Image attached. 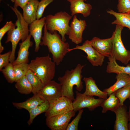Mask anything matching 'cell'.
Here are the masks:
<instances>
[{
    "label": "cell",
    "mask_w": 130,
    "mask_h": 130,
    "mask_svg": "<svg viewBox=\"0 0 130 130\" xmlns=\"http://www.w3.org/2000/svg\"><path fill=\"white\" fill-rule=\"evenodd\" d=\"M44 30L40 45L47 47L49 52L52 55L53 61L58 65L68 52L69 45L68 42L63 41L57 31L52 33L48 32L45 24Z\"/></svg>",
    "instance_id": "cell-1"
},
{
    "label": "cell",
    "mask_w": 130,
    "mask_h": 130,
    "mask_svg": "<svg viewBox=\"0 0 130 130\" xmlns=\"http://www.w3.org/2000/svg\"><path fill=\"white\" fill-rule=\"evenodd\" d=\"M17 17V20L14 26L7 33L6 43L10 42L12 50L10 58V63H12L15 60V50L18 43L20 40L25 41L29 34L28 23L23 18V15L17 7L10 6Z\"/></svg>",
    "instance_id": "cell-2"
},
{
    "label": "cell",
    "mask_w": 130,
    "mask_h": 130,
    "mask_svg": "<svg viewBox=\"0 0 130 130\" xmlns=\"http://www.w3.org/2000/svg\"><path fill=\"white\" fill-rule=\"evenodd\" d=\"M85 65L78 64L74 69L67 70L63 76L58 80L62 89V96L66 97L73 101L74 99L73 87L75 85L77 90L80 92L83 88L82 70Z\"/></svg>",
    "instance_id": "cell-3"
},
{
    "label": "cell",
    "mask_w": 130,
    "mask_h": 130,
    "mask_svg": "<svg viewBox=\"0 0 130 130\" xmlns=\"http://www.w3.org/2000/svg\"><path fill=\"white\" fill-rule=\"evenodd\" d=\"M56 64L48 54L36 57L31 61L29 65V69L40 78L44 85L54 78Z\"/></svg>",
    "instance_id": "cell-4"
},
{
    "label": "cell",
    "mask_w": 130,
    "mask_h": 130,
    "mask_svg": "<svg viewBox=\"0 0 130 130\" xmlns=\"http://www.w3.org/2000/svg\"><path fill=\"white\" fill-rule=\"evenodd\" d=\"M72 17L65 11L58 12L54 15H48L46 17V28L52 33L58 31L63 41L65 42V35H68L70 30L69 23Z\"/></svg>",
    "instance_id": "cell-5"
},
{
    "label": "cell",
    "mask_w": 130,
    "mask_h": 130,
    "mask_svg": "<svg viewBox=\"0 0 130 130\" xmlns=\"http://www.w3.org/2000/svg\"><path fill=\"white\" fill-rule=\"evenodd\" d=\"M124 27L116 25L115 30L112 36V48L111 55L116 60L127 65L130 60V51L126 49L122 41L121 33Z\"/></svg>",
    "instance_id": "cell-6"
},
{
    "label": "cell",
    "mask_w": 130,
    "mask_h": 130,
    "mask_svg": "<svg viewBox=\"0 0 130 130\" xmlns=\"http://www.w3.org/2000/svg\"><path fill=\"white\" fill-rule=\"evenodd\" d=\"M76 97L72 101L73 110L75 112L84 108H87L90 111L94 110L100 106L104 99L99 98H95L93 96L81 93L76 91Z\"/></svg>",
    "instance_id": "cell-7"
},
{
    "label": "cell",
    "mask_w": 130,
    "mask_h": 130,
    "mask_svg": "<svg viewBox=\"0 0 130 130\" xmlns=\"http://www.w3.org/2000/svg\"><path fill=\"white\" fill-rule=\"evenodd\" d=\"M73 101L65 97L62 96L49 103V108L45 112L46 117L65 113L73 110Z\"/></svg>",
    "instance_id": "cell-8"
},
{
    "label": "cell",
    "mask_w": 130,
    "mask_h": 130,
    "mask_svg": "<svg viewBox=\"0 0 130 130\" xmlns=\"http://www.w3.org/2000/svg\"><path fill=\"white\" fill-rule=\"evenodd\" d=\"M75 113L73 110L63 114L46 117V125L52 130H66L70 121L74 116Z\"/></svg>",
    "instance_id": "cell-9"
},
{
    "label": "cell",
    "mask_w": 130,
    "mask_h": 130,
    "mask_svg": "<svg viewBox=\"0 0 130 130\" xmlns=\"http://www.w3.org/2000/svg\"><path fill=\"white\" fill-rule=\"evenodd\" d=\"M82 50L87 55L86 58L93 66H101L104 61L105 57L102 55L92 46L90 41L86 40L81 46L77 45L75 47L68 49V52L75 50Z\"/></svg>",
    "instance_id": "cell-10"
},
{
    "label": "cell",
    "mask_w": 130,
    "mask_h": 130,
    "mask_svg": "<svg viewBox=\"0 0 130 130\" xmlns=\"http://www.w3.org/2000/svg\"><path fill=\"white\" fill-rule=\"evenodd\" d=\"M37 94L44 100L49 103L62 96L60 84L52 80L45 84Z\"/></svg>",
    "instance_id": "cell-11"
},
{
    "label": "cell",
    "mask_w": 130,
    "mask_h": 130,
    "mask_svg": "<svg viewBox=\"0 0 130 130\" xmlns=\"http://www.w3.org/2000/svg\"><path fill=\"white\" fill-rule=\"evenodd\" d=\"M86 26L85 20L78 19L76 15L73 16L70 24V30L68 35L69 38L72 42L77 45L82 42L83 33Z\"/></svg>",
    "instance_id": "cell-12"
},
{
    "label": "cell",
    "mask_w": 130,
    "mask_h": 130,
    "mask_svg": "<svg viewBox=\"0 0 130 130\" xmlns=\"http://www.w3.org/2000/svg\"><path fill=\"white\" fill-rule=\"evenodd\" d=\"M46 17L36 19L29 24V32L33 38L35 43L34 51L38 52L40 48V45L42 38L43 28L45 24Z\"/></svg>",
    "instance_id": "cell-13"
},
{
    "label": "cell",
    "mask_w": 130,
    "mask_h": 130,
    "mask_svg": "<svg viewBox=\"0 0 130 130\" xmlns=\"http://www.w3.org/2000/svg\"><path fill=\"white\" fill-rule=\"evenodd\" d=\"M90 42L92 47L104 57H109L111 55L112 48V37L105 39L93 37Z\"/></svg>",
    "instance_id": "cell-14"
},
{
    "label": "cell",
    "mask_w": 130,
    "mask_h": 130,
    "mask_svg": "<svg viewBox=\"0 0 130 130\" xmlns=\"http://www.w3.org/2000/svg\"><path fill=\"white\" fill-rule=\"evenodd\" d=\"M114 112L116 118L114 130H128V113L127 106L124 104L120 105Z\"/></svg>",
    "instance_id": "cell-15"
},
{
    "label": "cell",
    "mask_w": 130,
    "mask_h": 130,
    "mask_svg": "<svg viewBox=\"0 0 130 130\" xmlns=\"http://www.w3.org/2000/svg\"><path fill=\"white\" fill-rule=\"evenodd\" d=\"M67 0L70 3L71 15L72 17L78 13L82 14L84 17L90 15L92 7L90 4L84 2L86 0Z\"/></svg>",
    "instance_id": "cell-16"
},
{
    "label": "cell",
    "mask_w": 130,
    "mask_h": 130,
    "mask_svg": "<svg viewBox=\"0 0 130 130\" xmlns=\"http://www.w3.org/2000/svg\"><path fill=\"white\" fill-rule=\"evenodd\" d=\"M31 36L29 34L24 41L19 43L20 48L17 58L12 63L13 65L22 63H28L29 54V49L33 45L31 41Z\"/></svg>",
    "instance_id": "cell-17"
},
{
    "label": "cell",
    "mask_w": 130,
    "mask_h": 130,
    "mask_svg": "<svg viewBox=\"0 0 130 130\" xmlns=\"http://www.w3.org/2000/svg\"><path fill=\"white\" fill-rule=\"evenodd\" d=\"M83 80L85 82V90L83 93L85 95L96 96L105 100L107 98V93L100 90L97 86L95 81L91 77H84Z\"/></svg>",
    "instance_id": "cell-18"
},
{
    "label": "cell",
    "mask_w": 130,
    "mask_h": 130,
    "mask_svg": "<svg viewBox=\"0 0 130 130\" xmlns=\"http://www.w3.org/2000/svg\"><path fill=\"white\" fill-rule=\"evenodd\" d=\"M39 2L38 0H30L22 9L23 18L29 25L36 19Z\"/></svg>",
    "instance_id": "cell-19"
},
{
    "label": "cell",
    "mask_w": 130,
    "mask_h": 130,
    "mask_svg": "<svg viewBox=\"0 0 130 130\" xmlns=\"http://www.w3.org/2000/svg\"><path fill=\"white\" fill-rule=\"evenodd\" d=\"M116 82L109 87L105 89L103 91L106 92L108 96L119 89L130 84V75L126 73L117 74Z\"/></svg>",
    "instance_id": "cell-20"
},
{
    "label": "cell",
    "mask_w": 130,
    "mask_h": 130,
    "mask_svg": "<svg viewBox=\"0 0 130 130\" xmlns=\"http://www.w3.org/2000/svg\"><path fill=\"white\" fill-rule=\"evenodd\" d=\"M44 101L37 94L26 101L21 102H13V105L18 109H24L28 111L39 105Z\"/></svg>",
    "instance_id": "cell-21"
},
{
    "label": "cell",
    "mask_w": 130,
    "mask_h": 130,
    "mask_svg": "<svg viewBox=\"0 0 130 130\" xmlns=\"http://www.w3.org/2000/svg\"><path fill=\"white\" fill-rule=\"evenodd\" d=\"M108 57L106 72L108 73H115L117 74L124 73L130 75V65L126 66H121L117 63L116 60L111 55Z\"/></svg>",
    "instance_id": "cell-22"
},
{
    "label": "cell",
    "mask_w": 130,
    "mask_h": 130,
    "mask_svg": "<svg viewBox=\"0 0 130 130\" xmlns=\"http://www.w3.org/2000/svg\"><path fill=\"white\" fill-rule=\"evenodd\" d=\"M109 96L101 104L100 106L102 108V112L103 113H105L108 110L114 112L120 105V100L115 96V92Z\"/></svg>",
    "instance_id": "cell-23"
},
{
    "label": "cell",
    "mask_w": 130,
    "mask_h": 130,
    "mask_svg": "<svg viewBox=\"0 0 130 130\" xmlns=\"http://www.w3.org/2000/svg\"><path fill=\"white\" fill-rule=\"evenodd\" d=\"M107 13L114 16L116 19L111 23L112 24H116L128 28L130 30V14L128 13H117L112 10L107 11Z\"/></svg>",
    "instance_id": "cell-24"
},
{
    "label": "cell",
    "mask_w": 130,
    "mask_h": 130,
    "mask_svg": "<svg viewBox=\"0 0 130 130\" xmlns=\"http://www.w3.org/2000/svg\"><path fill=\"white\" fill-rule=\"evenodd\" d=\"M26 76L32 87V93L33 95L37 94L43 87L44 84L40 78L30 69Z\"/></svg>",
    "instance_id": "cell-25"
},
{
    "label": "cell",
    "mask_w": 130,
    "mask_h": 130,
    "mask_svg": "<svg viewBox=\"0 0 130 130\" xmlns=\"http://www.w3.org/2000/svg\"><path fill=\"white\" fill-rule=\"evenodd\" d=\"M49 103L45 101L42 103L29 111V118L27 123L29 125L32 124L34 118L38 115L43 112H45L48 110Z\"/></svg>",
    "instance_id": "cell-26"
},
{
    "label": "cell",
    "mask_w": 130,
    "mask_h": 130,
    "mask_svg": "<svg viewBox=\"0 0 130 130\" xmlns=\"http://www.w3.org/2000/svg\"><path fill=\"white\" fill-rule=\"evenodd\" d=\"M16 82L15 87L20 93L28 94L32 93V87L26 76Z\"/></svg>",
    "instance_id": "cell-27"
},
{
    "label": "cell",
    "mask_w": 130,
    "mask_h": 130,
    "mask_svg": "<svg viewBox=\"0 0 130 130\" xmlns=\"http://www.w3.org/2000/svg\"><path fill=\"white\" fill-rule=\"evenodd\" d=\"M13 65L15 77V82L26 76L29 69L28 63H22Z\"/></svg>",
    "instance_id": "cell-28"
},
{
    "label": "cell",
    "mask_w": 130,
    "mask_h": 130,
    "mask_svg": "<svg viewBox=\"0 0 130 130\" xmlns=\"http://www.w3.org/2000/svg\"><path fill=\"white\" fill-rule=\"evenodd\" d=\"M116 96L120 100V105L124 104L125 100L130 97V84L115 92Z\"/></svg>",
    "instance_id": "cell-29"
},
{
    "label": "cell",
    "mask_w": 130,
    "mask_h": 130,
    "mask_svg": "<svg viewBox=\"0 0 130 130\" xmlns=\"http://www.w3.org/2000/svg\"><path fill=\"white\" fill-rule=\"evenodd\" d=\"M1 72L8 82L12 83L15 82L13 65L12 63H9Z\"/></svg>",
    "instance_id": "cell-30"
},
{
    "label": "cell",
    "mask_w": 130,
    "mask_h": 130,
    "mask_svg": "<svg viewBox=\"0 0 130 130\" xmlns=\"http://www.w3.org/2000/svg\"><path fill=\"white\" fill-rule=\"evenodd\" d=\"M117 6L118 13H129L130 0H118Z\"/></svg>",
    "instance_id": "cell-31"
},
{
    "label": "cell",
    "mask_w": 130,
    "mask_h": 130,
    "mask_svg": "<svg viewBox=\"0 0 130 130\" xmlns=\"http://www.w3.org/2000/svg\"><path fill=\"white\" fill-rule=\"evenodd\" d=\"M54 0H41L39 2L37 12L36 19L42 18L46 7Z\"/></svg>",
    "instance_id": "cell-32"
},
{
    "label": "cell",
    "mask_w": 130,
    "mask_h": 130,
    "mask_svg": "<svg viewBox=\"0 0 130 130\" xmlns=\"http://www.w3.org/2000/svg\"><path fill=\"white\" fill-rule=\"evenodd\" d=\"M83 111V109L78 111V112L75 117L69 123L66 130H78V124Z\"/></svg>",
    "instance_id": "cell-33"
},
{
    "label": "cell",
    "mask_w": 130,
    "mask_h": 130,
    "mask_svg": "<svg viewBox=\"0 0 130 130\" xmlns=\"http://www.w3.org/2000/svg\"><path fill=\"white\" fill-rule=\"evenodd\" d=\"M11 51H10L3 54H0V71L9 63Z\"/></svg>",
    "instance_id": "cell-34"
},
{
    "label": "cell",
    "mask_w": 130,
    "mask_h": 130,
    "mask_svg": "<svg viewBox=\"0 0 130 130\" xmlns=\"http://www.w3.org/2000/svg\"><path fill=\"white\" fill-rule=\"evenodd\" d=\"M14 24L11 21H7L5 25L0 29V43L5 34L9 31L14 26Z\"/></svg>",
    "instance_id": "cell-35"
},
{
    "label": "cell",
    "mask_w": 130,
    "mask_h": 130,
    "mask_svg": "<svg viewBox=\"0 0 130 130\" xmlns=\"http://www.w3.org/2000/svg\"><path fill=\"white\" fill-rule=\"evenodd\" d=\"M30 0H15L14 3V7H17L19 6L22 9L26 6Z\"/></svg>",
    "instance_id": "cell-36"
},
{
    "label": "cell",
    "mask_w": 130,
    "mask_h": 130,
    "mask_svg": "<svg viewBox=\"0 0 130 130\" xmlns=\"http://www.w3.org/2000/svg\"><path fill=\"white\" fill-rule=\"evenodd\" d=\"M129 121V124H128V130H130V105L129 106V111L128 112Z\"/></svg>",
    "instance_id": "cell-37"
},
{
    "label": "cell",
    "mask_w": 130,
    "mask_h": 130,
    "mask_svg": "<svg viewBox=\"0 0 130 130\" xmlns=\"http://www.w3.org/2000/svg\"><path fill=\"white\" fill-rule=\"evenodd\" d=\"M10 0L12 2H14L15 0Z\"/></svg>",
    "instance_id": "cell-38"
},
{
    "label": "cell",
    "mask_w": 130,
    "mask_h": 130,
    "mask_svg": "<svg viewBox=\"0 0 130 130\" xmlns=\"http://www.w3.org/2000/svg\"><path fill=\"white\" fill-rule=\"evenodd\" d=\"M129 99L130 100V97H129Z\"/></svg>",
    "instance_id": "cell-39"
},
{
    "label": "cell",
    "mask_w": 130,
    "mask_h": 130,
    "mask_svg": "<svg viewBox=\"0 0 130 130\" xmlns=\"http://www.w3.org/2000/svg\"><path fill=\"white\" fill-rule=\"evenodd\" d=\"M129 14H130V13H129Z\"/></svg>",
    "instance_id": "cell-40"
}]
</instances>
